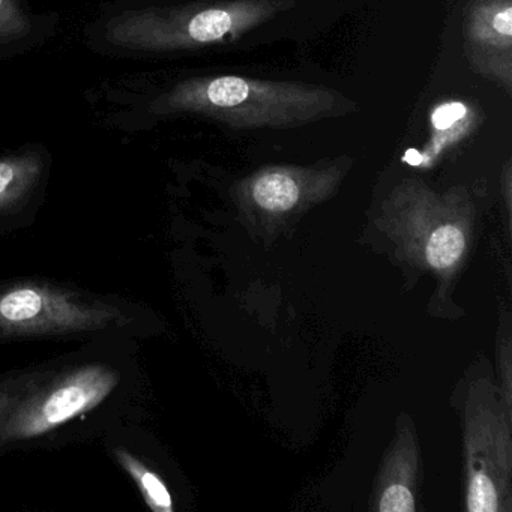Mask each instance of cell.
Wrapping results in <instances>:
<instances>
[{
	"label": "cell",
	"instance_id": "1",
	"mask_svg": "<svg viewBox=\"0 0 512 512\" xmlns=\"http://www.w3.org/2000/svg\"><path fill=\"white\" fill-rule=\"evenodd\" d=\"M352 109L326 86L230 74L185 80L152 104L155 113H197L235 130L302 127Z\"/></svg>",
	"mask_w": 512,
	"mask_h": 512
},
{
	"label": "cell",
	"instance_id": "10",
	"mask_svg": "<svg viewBox=\"0 0 512 512\" xmlns=\"http://www.w3.org/2000/svg\"><path fill=\"white\" fill-rule=\"evenodd\" d=\"M464 235L458 227L446 224L431 235L427 245V260L433 268H448L460 259L464 250Z\"/></svg>",
	"mask_w": 512,
	"mask_h": 512
},
{
	"label": "cell",
	"instance_id": "5",
	"mask_svg": "<svg viewBox=\"0 0 512 512\" xmlns=\"http://www.w3.org/2000/svg\"><path fill=\"white\" fill-rule=\"evenodd\" d=\"M463 34L473 70L511 94L512 0H470Z\"/></svg>",
	"mask_w": 512,
	"mask_h": 512
},
{
	"label": "cell",
	"instance_id": "11",
	"mask_svg": "<svg viewBox=\"0 0 512 512\" xmlns=\"http://www.w3.org/2000/svg\"><path fill=\"white\" fill-rule=\"evenodd\" d=\"M43 368L11 371L0 376V424L16 406L17 401L46 374Z\"/></svg>",
	"mask_w": 512,
	"mask_h": 512
},
{
	"label": "cell",
	"instance_id": "9",
	"mask_svg": "<svg viewBox=\"0 0 512 512\" xmlns=\"http://www.w3.org/2000/svg\"><path fill=\"white\" fill-rule=\"evenodd\" d=\"M116 463L127 472L133 479L140 494L145 499L146 505L155 512H170L173 509V500L169 488L164 484L163 479L136 454L125 448L116 446L112 449Z\"/></svg>",
	"mask_w": 512,
	"mask_h": 512
},
{
	"label": "cell",
	"instance_id": "2",
	"mask_svg": "<svg viewBox=\"0 0 512 512\" xmlns=\"http://www.w3.org/2000/svg\"><path fill=\"white\" fill-rule=\"evenodd\" d=\"M295 4L296 0H200L128 11L109 23L106 38L113 46L142 52L203 49L241 40Z\"/></svg>",
	"mask_w": 512,
	"mask_h": 512
},
{
	"label": "cell",
	"instance_id": "4",
	"mask_svg": "<svg viewBox=\"0 0 512 512\" xmlns=\"http://www.w3.org/2000/svg\"><path fill=\"white\" fill-rule=\"evenodd\" d=\"M122 383L109 362L89 361L46 374L17 401L0 424V451L46 439L103 406Z\"/></svg>",
	"mask_w": 512,
	"mask_h": 512
},
{
	"label": "cell",
	"instance_id": "14",
	"mask_svg": "<svg viewBox=\"0 0 512 512\" xmlns=\"http://www.w3.org/2000/svg\"><path fill=\"white\" fill-rule=\"evenodd\" d=\"M380 511L382 512H412L415 511V503L409 488L404 485H391L383 493L380 500Z\"/></svg>",
	"mask_w": 512,
	"mask_h": 512
},
{
	"label": "cell",
	"instance_id": "7",
	"mask_svg": "<svg viewBox=\"0 0 512 512\" xmlns=\"http://www.w3.org/2000/svg\"><path fill=\"white\" fill-rule=\"evenodd\" d=\"M43 158L34 152L0 160V217L25 205L43 175Z\"/></svg>",
	"mask_w": 512,
	"mask_h": 512
},
{
	"label": "cell",
	"instance_id": "8",
	"mask_svg": "<svg viewBox=\"0 0 512 512\" xmlns=\"http://www.w3.org/2000/svg\"><path fill=\"white\" fill-rule=\"evenodd\" d=\"M310 175L299 170H265L251 182V197L265 211H290L301 200L302 182Z\"/></svg>",
	"mask_w": 512,
	"mask_h": 512
},
{
	"label": "cell",
	"instance_id": "3",
	"mask_svg": "<svg viewBox=\"0 0 512 512\" xmlns=\"http://www.w3.org/2000/svg\"><path fill=\"white\" fill-rule=\"evenodd\" d=\"M140 314L121 299L46 280L0 283V344L136 332Z\"/></svg>",
	"mask_w": 512,
	"mask_h": 512
},
{
	"label": "cell",
	"instance_id": "6",
	"mask_svg": "<svg viewBox=\"0 0 512 512\" xmlns=\"http://www.w3.org/2000/svg\"><path fill=\"white\" fill-rule=\"evenodd\" d=\"M478 122V110L466 101H442L431 112L427 145L422 151L410 149L404 160L412 166H430L452 146L475 133Z\"/></svg>",
	"mask_w": 512,
	"mask_h": 512
},
{
	"label": "cell",
	"instance_id": "12",
	"mask_svg": "<svg viewBox=\"0 0 512 512\" xmlns=\"http://www.w3.org/2000/svg\"><path fill=\"white\" fill-rule=\"evenodd\" d=\"M29 20L16 0H0V46L25 37Z\"/></svg>",
	"mask_w": 512,
	"mask_h": 512
},
{
	"label": "cell",
	"instance_id": "13",
	"mask_svg": "<svg viewBox=\"0 0 512 512\" xmlns=\"http://www.w3.org/2000/svg\"><path fill=\"white\" fill-rule=\"evenodd\" d=\"M469 509L472 512L497 511L496 490L487 476H473L469 490Z\"/></svg>",
	"mask_w": 512,
	"mask_h": 512
}]
</instances>
